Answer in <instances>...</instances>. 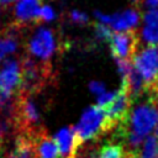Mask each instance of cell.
<instances>
[{
  "instance_id": "obj_1",
  "label": "cell",
  "mask_w": 158,
  "mask_h": 158,
  "mask_svg": "<svg viewBox=\"0 0 158 158\" xmlns=\"http://www.w3.org/2000/svg\"><path fill=\"white\" fill-rule=\"evenodd\" d=\"M146 99L131 109L127 120L112 132V139L122 143L125 151L137 153L144 137L158 125V96L147 91Z\"/></svg>"
},
{
  "instance_id": "obj_2",
  "label": "cell",
  "mask_w": 158,
  "mask_h": 158,
  "mask_svg": "<svg viewBox=\"0 0 158 158\" xmlns=\"http://www.w3.org/2000/svg\"><path fill=\"white\" fill-rule=\"evenodd\" d=\"M22 83L19 91L31 94L38 93L51 80V64L48 62L36 60L32 57H23L21 60Z\"/></svg>"
},
{
  "instance_id": "obj_3",
  "label": "cell",
  "mask_w": 158,
  "mask_h": 158,
  "mask_svg": "<svg viewBox=\"0 0 158 158\" xmlns=\"http://www.w3.org/2000/svg\"><path fill=\"white\" fill-rule=\"evenodd\" d=\"M74 130L81 144L85 142L98 141L104 133L110 132L104 109L98 105L86 109Z\"/></svg>"
},
{
  "instance_id": "obj_4",
  "label": "cell",
  "mask_w": 158,
  "mask_h": 158,
  "mask_svg": "<svg viewBox=\"0 0 158 158\" xmlns=\"http://www.w3.org/2000/svg\"><path fill=\"white\" fill-rule=\"evenodd\" d=\"M132 99L130 98L126 89L121 85V88L117 91H115L112 100L105 107H102L106 115L110 132L127 120L130 111L132 109Z\"/></svg>"
},
{
  "instance_id": "obj_5",
  "label": "cell",
  "mask_w": 158,
  "mask_h": 158,
  "mask_svg": "<svg viewBox=\"0 0 158 158\" xmlns=\"http://www.w3.org/2000/svg\"><path fill=\"white\" fill-rule=\"evenodd\" d=\"M109 44L115 59L132 60L139 51V35L136 30L114 32Z\"/></svg>"
},
{
  "instance_id": "obj_6",
  "label": "cell",
  "mask_w": 158,
  "mask_h": 158,
  "mask_svg": "<svg viewBox=\"0 0 158 158\" xmlns=\"http://www.w3.org/2000/svg\"><path fill=\"white\" fill-rule=\"evenodd\" d=\"M132 62L148 90L158 80V46H147L139 49Z\"/></svg>"
},
{
  "instance_id": "obj_7",
  "label": "cell",
  "mask_w": 158,
  "mask_h": 158,
  "mask_svg": "<svg viewBox=\"0 0 158 158\" xmlns=\"http://www.w3.org/2000/svg\"><path fill=\"white\" fill-rule=\"evenodd\" d=\"M57 49V40L52 30L40 27L28 41V52L31 56L48 62Z\"/></svg>"
},
{
  "instance_id": "obj_8",
  "label": "cell",
  "mask_w": 158,
  "mask_h": 158,
  "mask_svg": "<svg viewBox=\"0 0 158 158\" xmlns=\"http://www.w3.org/2000/svg\"><path fill=\"white\" fill-rule=\"evenodd\" d=\"M95 15L101 23L111 26L114 30H117L120 32L135 30V27L139 23V19H141V14L137 10H132V9L126 10L122 14H115L111 16L100 12H96Z\"/></svg>"
},
{
  "instance_id": "obj_9",
  "label": "cell",
  "mask_w": 158,
  "mask_h": 158,
  "mask_svg": "<svg viewBox=\"0 0 158 158\" xmlns=\"http://www.w3.org/2000/svg\"><path fill=\"white\" fill-rule=\"evenodd\" d=\"M41 0H19L14 9L15 25L21 28H27L32 23L40 21Z\"/></svg>"
},
{
  "instance_id": "obj_10",
  "label": "cell",
  "mask_w": 158,
  "mask_h": 158,
  "mask_svg": "<svg viewBox=\"0 0 158 158\" xmlns=\"http://www.w3.org/2000/svg\"><path fill=\"white\" fill-rule=\"evenodd\" d=\"M60 153V158H75L80 151L81 143L79 142L74 127H64L59 130L53 137Z\"/></svg>"
},
{
  "instance_id": "obj_11",
  "label": "cell",
  "mask_w": 158,
  "mask_h": 158,
  "mask_svg": "<svg viewBox=\"0 0 158 158\" xmlns=\"http://www.w3.org/2000/svg\"><path fill=\"white\" fill-rule=\"evenodd\" d=\"M4 158H37L33 136L17 133L11 151Z\"/></svg>"
},
{
  "instance_id": "obj_12",
  "label": "cell",
  "mask_w": 158,
  "mask_h": 158,
  "mask_svg": "<svg viewBox=\"0 0 158 158\" xmlns=\"http://www.w3.org/2000/svg\"><path fill=\"white\" fill-rule=\"evenodd\" d=\"M141 38L147 46H158V7L144 12L141 27Z\"/></svg>"
},
{
  "instance_id": "obj_13",
  "label": "cell",
  "mask_w": 158,
  "mask_h": 158,
  "mask_svg": "<svg viewBox=\"0 0 158 158\" xmlns=\"http://www.w3.org/2000/svg\"><path fill=\"white\" fill-rule=\"evenodd\" d=\"M22 30L23 28L12 23L6 30L0 31V63L6 56L14 53L17 49L20 32Z\"/></svg>"
},
{
  "instance_id": "obj_14",
  "label": "cell",
  "mask_w": 158,
  "mask_h": 158,
  "mask_svg": "<svg viewBox=\"0 0 158 158\" xmlns=\"http://www.w3.org/2000/svg\"><path fill=\"white\" fill-rule=\"evenodd\" d=\"M123 153L125 148L122 143L111 139L105 142L96 149L95 158H123Z\"/></svg>"
},
{
  "instance_id": "obj_15",
  "label": "cell",
  "mask_w": 158,
  "mask_h": 158,
  "mask_svg": "<svg viewBox=\"0 0 158 158\" xmlns=\"http://www.w3.org/2000/svg\"><path fill=\"white\" fill-rule=\"evenodd\" d=\"M136 158H158V137L154 135L147 137L136 153Z\"/></svg>"
},
{
  "instance_id": "obj_16",
  "label": "cell",
  "mask_w": 158,
  "mask_h": 158,
  "mask_svg": "<svg viewBox=\"0 0 158 158\" xmlns=\"http://www.w3.org/2000/svg\"><path fill=\"white\" fill-rule=\"evenodd\" d=\"M95 31H96V36L100 38V40H102V41H107L109 42V40L111 38V36H112V31H111V28L107 26V25H105V23H96L95 25Z\"/></svg>"
},
{
  "instance_id": "obj_17",
  "label": "cell",
  "mask_w": 158,
  "mask_h": 158,
  "mask_svg": "<svg viewBox=\"0 0 158 158\" xmlns=\"http://www.w3.org/2000/svg\"><path fill=\"white\" fill-rule=\"evenodd\" d=\"M54 17H56V15H54V11H53V9H52L51 6L44 5V6L41 7V11H40V20L46 21V22H49V21H52Z\"/></svg>"
},
{
  "instance_id": "obj_18",
  "label": "cell",
  "mask_w": 158,
  "mask_h": 158,
  "mask_svg": "<svg viewBox=\"0 0 158 158\" xmlns=\"http://www.w3.org/2000/svg\"><path fill=\"white\" fill-rule=\"evenodd\" d=\"M89 88H90V90H91L93 93H96V94H99V95H101V94L105 93L104 85H102L101 83H99V81H91L90 85H89Z\"/></svg>"
},
{
  "instance_id": "obj_19",
  "label": "cell",
  "mask_w": 158,
  "mask_h": 158,
  "mask_svg": "<svg viewBox=\"0 0 158 158\" xmlns=\"http://www.w3.org/2000/svg\"><path fill=\"white\" fill-rule=\"evenodd\" d=\"M70 17H72V20L74 22H79V23H84V22L88 21L86 15L85 14H81V12H78V11H73L72 15H70Z\"/></svg>"
},
{
  "instance_id": "obj_20",
  "label": "cell",
  "mask_w": 158,
  "mask_h": 158,
  "mask_svg": "<svg viewBox=\"0 0 158 158\" xmlns=\"http://www.w3.org/2000/svg\"><path fill=\"white\" fill-rule=\"evenodd\" d=\"M123 158H136V153L125 151V153H123Z\"/></svg>"
},
{
  "instance_id": "obj_21",
  "label": "cell",
  "mask_w": 158,
  "mask_h": 158,
  "mask_svg": "<svg viewBox=\"0 0 158 158\" xmlns=\"http://www.w3.org/2000/svg\"><path fill=\"white\" fill-rule=\"evenodd\" d=\"M154 136H156V137H158V125H157V127L154 128Z\"/></svg>"
}]
</instances>
